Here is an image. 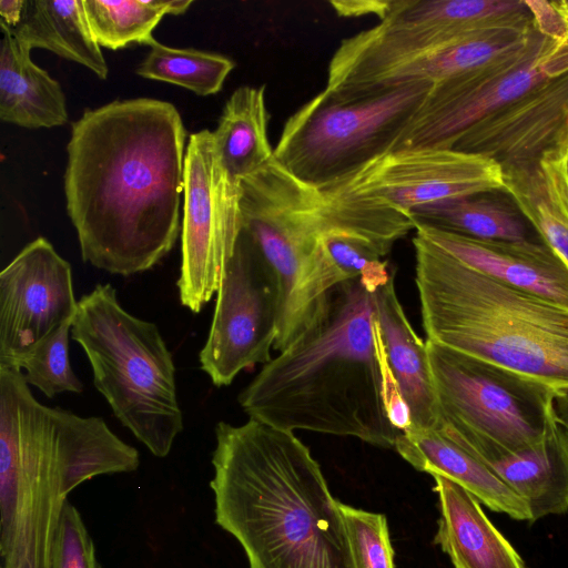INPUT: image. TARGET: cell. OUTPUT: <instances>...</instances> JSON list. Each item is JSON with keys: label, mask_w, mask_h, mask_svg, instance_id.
I'll use <instances>...</instances> for the list:
<instances>
[{"label": "cell", "mask_w": 568, "mask_h": 568, "mask_svg": "<svg viewBox=\"0 0 568 568\" xmlns=\"http://www.w3.org/2000/svg\"><path fill=\"white\" fill-rule=\"evenodd\" d=\"M185 138L178 109L151 98L112 101L72 123L64 194L85 263L130 276L172 251Z\"/></svg>", "instance_id": "obj_1"}, {"label": "cell", "mask_w": 568, "mask_h": 568, "mask_svg": "<svg viewBox=\"0 0 568 568\" xmlns=\"http://www.w3.org/2000/svg\"><path fill=\"white\" fill-rule=\"evenodd\" d=\"M375 291L357 277L328 292L311 325L239 394L248 418L394 448L412 423L387 362Z\"/></svg>", "instance_id": "obj_2"}, {"label": "cell", "mask_w": 568, "mask_h": 568, "mask_svg": "<svg viewBox=\"0 0 568 568\" xmlns=\"http://www.w3.org/2000/svg\"><path fill=\"white\" fill-rule=\"evenodd\" d=\"M215 524L248 568H355L341 503L294 432L248 418L215 427Z\"/></svg>", "instance_id": "obj_3"}, {"label": "cell", "mask_w": 568, "mask_h": 568, "mask_svg": "<svg viewBox=\"0 0 568 568\" xmlns=\"http://www.w3.org/2000/svg\"><path fill=\"white\" fill-rule=\"evenodd\" d=\"M413 244L427 341L568 390V307L487 276L417 233Z\"/></svg>", "instance_id": "obj_4"}, {"label": "cell", "mask_w": 568, "mask_h": 568, "mask_svg": "<svg viewBox=\"0 0 568 568\" xmlns=\"http://www.w3.org/2000/svg\"><path fill=\"white\" fill-rule=\"evenodd\" d=\"M90 417L41 404L18 368L0 369L1 568H51L62 493L91 448Z\"/></svg>", "instance_id": "obj_5"}, {"label": "cell", "mask_w": 568, "mask_h": 568, "mask_svg": "<svg viewBox=\"0 0 568 568\" xmlns=\"http://www.w3.org/2000/svg\"><path fill=\"white\" fill-rule=\"evenodd\" d=\"M71 337L116 419L155 457H166L183 430V414L172 354L158 326L124 310L110 283L97 284L78 302Z\"/></svg>", "instance_id": "obj_6"}, {"label": "cell", "mask_w": 568, "mask_h": 568, "mask_svg": "<svg viewBox=\"0 0 568 568\" xmlns=\"http://www.w3.org/2000/svg\"><path fill=\"white\" fill-rule=\"evenodd\" d=\"M240 223L276 276L282 351L313 322L327 294L320 278V240L329 227L325 193L273 158L240 184Z\"/></svg>", "instance_id": "obj_7"}, {"label": "cell", "mask_w": 568, "mask_h": 568, "mask_svg": "<svg viewBox=\"0 0 568 568\" xmlns=\"http://www.w3.org/2000/svg\"><path fill=\"white\" fill-rule=\"evenodd\" d=\"M415 82L356 93L324 89L285 122L274 158L324 190L392 151L432 88Z\"/></svg>", "instance_id": "obj_8"}, {"label": "cell", "mask_w": 568, "mask_h": 568, "mask_svg": "<svg viewBox=\"0 0 568 568\" xmlns=\"http://www.w3.org/2000/svg\"><path fill=\"white\" fill-rule=\"evenodd\" d=\"M439 433L456 443L517 450L538 442L555 420L556 392L494 363L426 339Z\"/></svg>", "instance_id": "obj_9"}, {"label": "cell", "mask_w": 568, "mask_h": 568, "mask_svg": "<svg viewBox=\"0 0 568 568\" xmlns=\"http://www.w3.org/2000/svg\"><path fill=\"white\" fill-rule=\"evenodd\" d=\"M566 72L568 38L555 40L535 27L519 49L479 70L432 85L392 151L450 149L475 123Z\"/></svg>", "instance_id": "obj_10"}, {"label": "cell", "mask_w": 568, "mask_h": 568, "mask_svg": "<svg viewBox=\"0 0 568 568\" xmlns=\"http://www.w3.org/2000/svg\"><path fill=\"white\" fill-rule=\"evenodd\" d=\"M180 302L199 313L217 293L240 232V185L219 160L213 133L190 135L184 159Z\"/></svg>", "instance_id": "obj_11"}, {"label": "cell", "mask_w": 568, "mask_h": 568, "mask_svg": "<svg viewBox=\"0 0 568 568\" xmlns=\"http://www.w3.org/2000/svg\"><path fill=\"white\" fill-rule=\"evenodd\" d=\"M276 276L241 229L220 287L201 369L216 387L229 386L244 369L267 364L278 336Z\"/></svg>", "instance_id": "obj_12"}, {"label": "cell", "mask_w": 568, "mask_h": 568, "mask_svg": "<svg viewBox=\"0 0 568 568\" xmlns=\"http://www.w3.org/2000/svg\"><path fill=\"white\" fill-rule=\"evenodd\" d=\"M323 191L412 214L423 206L504 191V172L498 163L478 154L444 148L405 149L373 159Z\"/></svg>", "instance_id": "obj_13"}, {"label": "cell", "mask_w": 568, "mask_h": 568, "mask_svg": "<svg viewBox=\"0 0 568 568\" xmlns=\"http://www.w3.org/2000/svg\"><path fill=\"white\" fill-rule=\"evenodd\" d=\"M71 265L45 237L27 244L0 273V367L23 357L78 312Z\"/></svg>", "instance_id": "obj_14"}, {"label": "cell", "mask_w": 568, "mask_h": 568, "mask_svg": "<svg viewBox=\"0 0 568 568\" xmlns=\"http://www.w3.org/2000/svg\"><path fill=\"white\" fill-rule=\"evenodd\" d=\"M450 149L478 154L503 171L568 150V72L549 79L464 131Z\"/></svg>", "instance_id": "obj_15"}, {"label": "cell", "mask_w": 568, "mask_h": 568, "mask_svg": "<svg viewBox=\"0 0 568 568\" xmlns=\"http://www.w3.org/2000/svg\"><path fill=\"white\" fill-rule=\"evenodd\" d=\"M415 231L467 266L568 307V264L544 242L479 240L424 224Z\"/></svg>", "instance_id": "obj_16"}, {"label": "cell", "mask_w": 568, "mask_h": 568, "mask_svg": "<svg viewBox=\"0 0 568 568\" xmlns=\"http://www.w3.org/2000/svg\"><path fill=\"white\" fill-rule=\"evenodd\" d=\"M457 444L526 501L530 523L568 511V429L557 418L538 442L517 450L486 443Z\"/></svg>", "instance_id": "obj_17"}, {"label": "cell", "mask_w": 568, "mask_h": 568, "mask_svg": "<svg viewBox=\"0 0 568 568\" xmlns=\"http://www.w3.org/2000/svg\"><path fill=\"white\" fill-rule=\"evenodd\" d=\"M374 302L387 362L409 410V428L436 429L439 413L427 344L417 335L404 312L395 290L394 274L376 288Z\"/></svg>", "instance_id": "obj_18"}, {"label": "cell", "mask_w": 568, "mask_h": 568, "mask_svg": "<svg viewBox=\"0 0 568 568\" xmlns=\"http://www.w3.org/2000/svg\"><path fill=\"white\" fill-rule=\"evenodd\" d=\"M394 449L416 470L444 476L479 503L516 520L530 521L526 501L481 460L436 429L399 433Z\"/></svg>", "instance_id": "obj_19"}, {"label": "cell", "mask_w": 568, "mask_h": 568, "mask_svg": "<svg viewBox=\"0 0 568 568\" xmlns=\"http://www.w3.org/2000/svg\"><path fill=\"white\" fill-rule=\"evenodd\" d=\"M433 478L440 508L434 542L455 568H525L518 552L470 493L444 476Z\"/></svg>", "instance_id": "obj_20"}, {"label": "cell", "mask_w": 568, "mask_h": 568, "mask_svg": "<svg viewBox=\"0 0 568 568\" xmlns=\"http://www.w3.org/2000/svg\"><path fill=\"white\" fill-rule=\"evenodd\" d=\"M0 119L28 129L54 128L68 122L60 83L38 67L28 48L1 27Z\"/></svg>", "instance_id": "obj_21"}, {"label": "cell", "mask_w": 568, "mask_h": 568, "mask_svg": "<svg viewBox=\"0 0 568 568\" xmlns=\"http://www.w3.org/2000/svg\"><path fill=\"white\" fill-rule=\"evenodd\" d=\"M379 22L423 27L450 41L491 30L535 28L525 0H393Z\"/></svg>", "instance_id": "obj_22"}, {"label": "cell", "mask_w": 568, "mask_h": 568, "mask_svg": "<svg viewBox=\"0 0 568 568\" xmlns=\"http://www.w3.org/2000/svg\"><path fill=\"white\" fill-rule=\"evenodd\" d=\"M9 31L29 50H49L101 80L108 78L109 68L89 27L83 0H24L20 21Z\"/></svg>", "instance_id": "obj_23"}, {"label": "cell", "mask_w": 568, "mask_h": 568, "mask_svg": "<svg viewBox=\"0 0 568 568\" xmlns=\"http://www.w3.org/2000/svg\"><path fill=\"white\" fill-rule=\"evenodd\" d=\"M265 85H243L227 99L213 133L221 165L231 182L256 172L274 158L267 136Z\"/></svg>", "instance_id": "obj_24"}, {"label": "cell", "mask_w": 568, "mask_h": 568, "mask_svg": "<svg viewBox=\"0 0 568 568\" xmlns=\"http://www.w3.org/2000/svg\"><path fill=\"white\" fill-rule=\"evenodd\" d=\"M416 224L479 240L542 242L504 191L473 194L412 212Z\"/></svg>", "instance_id": "obj_25"}, {"label": "cell", "mask_w": 568, "mask_h": 568, "mask_svg": "<svg viewBox=\"0 0 568 568\" xmlns=\"http://www.w3.org/2000/svg\"><path fill=\"white\" fill-rule=\"evenodd\" d=\"M191 4L192 0H83L94 39L112 50L145 45L165 14H182Z\"/></svg>", "instance_id": "obj_26"}, {"label": "cell", "mask_w": 568, "mask_h": 568, "mask_svg": "<svg viewBox=\"0 0 568 568\" xmlns=\"http://www.w3.org/2000/svg\"><path fill=\"white\" fill-rule=\"evenodd\" d=\"M150 51L135 72L138 75L182 87L197 95L217 93L235 62L226 55L197 49H176L152 38Z\"/></svg>", "instance_id": "obj_27"}, {"label": "cell", "mask_w": 568, "mask_h": 568, "mask_svg": "<svg viewBox=\"0 0 568 568\" xmlns=\"http://www.w3.org/2000/svg\"><path fill=\"white\" fill-rule=\"evenodd\" d=\"M503 172L504 191L541 241L568 264V220L550 197L538 162Z\"/></svg>", "instance_id": "obj_28"}, {"label": "cell", "mask_w": 568, "mask_h": 568, "mask_svg": "<svg viewBox=\"0 0 568 568\" xmlns=\"http://www.w3.org/2000/svg\"><path fill=\"white\" fill-rule=\"evenodd\" d=\"M73 318L38 343L21 361L24 379L48 398L64 392L81 393L83 384L74 374L69 357Z\"/></svg>", "instance_id": "obj_29"}, {"label": "cell", "mask_w": 568, "mask_h": 568, "mask_svg": "<svg viewBox=\"0 0 568 568\" xmlns=\"http://www.w3.org/2000/svg\"><path fill=\"white\" fill-rule=\"evenodd\" d=\"M355 568H395L385 515L341 503Z\"/></svg>", "instance_id": "obj_30"}, {"label": "cell", "mask_w": 568, "mask_h": 568, "mask_svg": "<svg viewBox=\"0 0 568 568\" xmlns=\"http://www.w3.org/2000/svg\"><path fill=\"white\" fill-rule=\"evenodd\" d=\"M51 568H101L82 516L69 500L62 509Z\"/></svg>", "instance_id": "obj_31"}, {"label": "cell", "mask_w": 568, "mask_h": 568, "mask_svg": "<svg viewBox=\"0 0 568 568\" xmlns=\"http://www.w3.org/2000/svg\"><path fill=\"white\" fill-rule=\"evenodd\" d=\"M538 164L550 197L568 220V150L549 152Z\"/></svg>", "instance_id": "obj_32"}, {"label": "cell", "mask_w": 568, "mask_h": 568, "mask_svg": "<svg viewBox=\"0 0 568 568\" xmlns=\"http://www.w3.org/2000/svg\"><path fill=\"white\" fill-rule=\"evenodd\" d=\"M392 3L393 0H352L329 2L338 16L355 18L366 14H374L379 18V21H382L389 13Z\"/></svg>", "instance_id": "obj_33"}, {"label": "cell", "mask_w": 568, "mask_h": 568, "mask_svg": "<svg viewBox=\"0 0 568 568\" xmlns=\"http://www.w3.org/2000/svg\"><path fill=\"white\" fill-rule=\"evenodd\" d=\"M24 0L0 1V26L12 30L20 21Z\"/></svg>", "instance_id": "obj_34"}, {"label": "cell", "mask_w": 568, "mask_h": 568, "mask_svg": "<svg viewBox=\"0 0 568 568\" xmlns=\"http://www.w3.org/2000/svg\"><path fill=\"white\" fill-rule=\"evenodd\" d=\"M554 408L557 420L568 429V390L556 393Z\"/></svg>", "instance_id": "obj_35"}, {"label": "cell", "mask_w": 568, "mask_h": 568, "mask_svg": "<svg viewBox=\"0 0 568 568\" xmlns=\"http://www.w3.org/2000/svg\"><path fill=\"white\" fill-rule=\"evenodd\" d=\"M554 4L560 16L562 17L565 24L568 29V0L554 1Z\"/></svg>", "instance_id": "obj_36"}]
</instances>
